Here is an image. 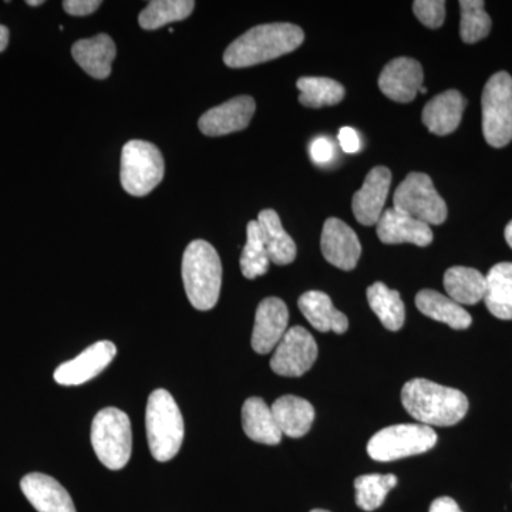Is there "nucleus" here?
I'll return each mask as SVG.
<instances>
[{
    "mask_svg": "<svg viewBox=\"0 0 512 512\" xmlns=\"http://www.w3.org/2000/svg\"><path fill=\"white\" fill-rule=\"evenodd\" d=\"M377 237L383 244H413L417 247H427L434 239L430 225L394 208L384 211L377 222Z\"/></svg>",
    "mask_w": 512,
    "mask_h": 512,
    "instance_id": "17",
    "label": "nucleus"
},
{
    "mask_svg": "<svg viewBox=\"0 0 512 512\" xmlns=\"http://www.w3.org/2000/svg\"><path fill=\"white\" fill-rule=\"evenodd\" d=\"M301 96L299 101L306 107L336 106L345 99V89L342 84L328 77H301L296 83Z\"/></svg>",
    "mask_w": 512,
    "mask_h": 512,
    "instance_id": "29",
    "label": "nucleus"
},
{
    "mask_svg": "<svg viewBox=\"0 0 512 512\" xmlns=\"http://www.w3.org/2000/svg\"><path fill=\"white\" fill-rule=\"evenodd\" d=\"M28 3L29 6H40V5H43V0H28Z\"/></svg>",
    "mask_w": 512,
    "mask_h": 512,
    "instance_id": "41",
    "label": "nucleus"
},
{
    "mask_svg": "<svg viewBox=\"0 0 512 512\" xmlns=\"http://www.w3.org/2000/svg\"><path fill=\"white\" fill-rule=\"evenodd\" d=\"M392 184L389 168L375 167L367 174L362 188L353 195L352 210L359 224L372 227L377 225L384 212L387 195Z\"/></svg>",
    "mask_w": 512,
    "mask_h": 512,
    "instance_id": "15",
    "label": "nucleus"
},
{
    "mask_svg": "<svg viewBox=\"0 0 512 512\" xmlns=\"http://www.w3.org/2000/svg\"><path fill=\"white\" fill-rule=\"evenodd\" d=\"M483 0H461L460 35L464 43L473 45L491 32V18L484 9Z\"/></svg>",
    "mask_w": 512,
    "mask_h": 512,
    "instance_id": "33",
    "label": "nucleus"
},
{
    "mask_svg": "<svg viewBox=\"0 0 512 512\" xmlns=\"http://www.w3.org/2000/svg\"><path fill=\"white\" fill-rule=\"evenodd\" d=\"M242 427L249 439L256 443L268 446L281 443L282 433L278 429L271 407L261 397H249L242 406Z\"/></svg>",
    "mask_w": 512,
    "mask_h": 512,
    "instance_id": "23",
    "label": "nucleus"
},
{
    "mask_svg": "<svg viewBox=\"0 0 512 512\" xmlns=\"http://www.w3.org/2000/svg\"><path fill=\"white\" fill-rule=\"evenodd\" d=\"M101 6L100 0H66L63 2L64 12L70 16L92 15Z\"/></svg>",
    "mask_w": 512,
    "mask_h": 512,
    "instance_id": "36",
    "label": "nucleus"
},
{
    "mask_svg": "<svg viewBox=\"0 0 512 512\" xmlns=\"http://www.w3.org/2000/svg\"><path fill=\"white\" fill-rule=\"evenodd\" d=\"M484 302L495 318L512 320V262H501L485 276Z\"/></svg>",
    "mask_w": 512,
    "mask_h": 512,
    "instance_id": "26",
    "label": "nucleus"
},
{
    "mask_svg": "<svg viewBox=\"0 0 512 512\" xmlns=\"http://www.w3.org/2000/svg\"><path fill=\"white\" fill-rule=\"evenodd\" d=\"M394 210L427 225H440L447 220V205L427 174L410 173L397 187Z\"/></svg>",
    "mask_w": 512,
    "mask_h": 512,
    "instance_id": "9",
    "label": "nucleus"
},
{
    "mask_svg": "<svg viewBox=\"0 0 512 512\" xmlns=\"http://www.w3.org/2000/svg\"><path fill=\"white\" fill-rule=\"evenodd\" d=\"M239 264H241L242 275L247 279H255L268 272L271 259L266 251L258 221L248 222L247 244L242 251Z\"/></svg>",
    "mask_w": 512,
    "mask_h": 512,
    "instance_id": "31",
    "label": "nucleus"
},
{
    "mask_svg": "<svg viewBox=\"0 0 512 512\" xmlns=\"http://www.w3.org/2000/svg\"><path fill=\"white\" fill-rule=\"evenodd\" d=\"M92 446L103 466L121 470L127 466L133 451V431L126 413L116 407H106L94 417Z\"/></svg>",
    "mask_w": 512,
    "mask_h": 512,
    "instance_id": "5",
    "label": "nucleus"
},
{
    "mask_svg": "<svg viewBox=\"0 0 512 512\" xmlns=\"http://www.w3.org/2000/svg\"><path fill=\"white\" fill-rule=\"evenodd\" d=\"M444 288L447 296L458 305H476L484 301L485 276L480 271L467 266H453L444 274Z\"/></svg>",
    "mask_w": 512,
    "mask_h": 512,
    "instance_id": "27",
    "label": "nucleus"
},
{
    "mask_svg": "<svg viewBox=\"0 0 512 512\" xmlns=\"http://www.w3.org/2000/svg\"><path fill=\"white\" fill-rule=\"evenodd\" d=\"M318 352L311 333L302 326H293L276 346L271 369L279 376L301 377L315 365Z\"/></svg>",
    "mask_w": 512,
    "mask_h": 512,
    "instance_id": "10",
    "label": "nucleus"
},
{
    "mask_svg": "<svg viewBox=\"0 0 512 512\" xmlns=\"http://www.w3.org/2000/svg\"><path fill=\"white\" fill-rule=\"evenodd\" d=\"M416 306L427 318L446 323L451 329H468L473 322L470 313L463 306L433 289H424L417 293Z\"/></svg>",
    "mask_w": 512,
    "mask_h": 512,
    "instance_id": "24",
    "label": "nucleus"
},
{
    "mask_svg": "<svg viewBox=\"0 0 512 512\" xmlns=\"http://www.w3.org/2000/svg\"><path fill=\"white\" fill-rule=\"evenodd\" d=\"M466 106L463 94L458 90H447L426 104L421 120L430 133L447 136L460 126Z\"/></svg>",
    "mask_w": 512,
    "mask_h": 512,
    "instance_id": "19",
    "label": "nucleus"
},
{
    "mask_svg": "<svg viewBox=\"0 0 512 512\" xmlns=\"http://www.w3.org/2000/svg\"><path fill=\"white\" fill-rule=\"evenodd\" d=\"M367 301L384 328L392 332L403 328L406 308L399 292L387 288L383 282H376L367 288Z\"/></svg>",
    "mask_w": 512,
    "mask_h": 512,
    "instance_id": "28",
    "label": "nucleus"
},
{
    "mask_svg": "<svg viewBox=\"0 0 512 512\" xmlns=\"http://www.w3.org/2000/svg\"><path fill=\"white\" fill-rule=\"evenodd\" d=\"M9 45V29L0 25V53Z\"/></svg>",
    "mask_w": 512,
    "mask_h": 512,
    "instance_id": "39",
    "label": "nucleus"
},
{
    "mask_svg": "<svg viewBox=\"0 0 512 512\" xmlns=\"http://www.w3.org/2000/svg\"><path fill=\"white\" fill-rule=\"evenodd\" d=\"M423 67L410 57H397L380 73L379 87L384 96L397 103H410L423 87Z\"/></svg>",
    "mask_w": 512,
    "mask_h": 512,
    "instance_id": "14",
    "label": "nucleus"
},
{
    "mask_svg": "<svg viewBox=\"0 0 512 512\" xmlns=\"http://www.w3.org/2000/svg\"><path fill=\"white\" fill-rule=\"evenodd\" d=\"M436 443L437 433L433 427L424 424H396L376 433L367 444V453L375 461L390 463L426 453Z\"/></svg>",
    "mask_w": 512,
    "mask_h": 512,
    "instance_id": "7",
    "label": "nucleus"
},
{
    "mask_svg": "<svg viewBox=\"0 0 512 512\" xmlns=\"http://www.w3.org/2000/svg\"><path fill=\"white\" fill-rule=\"evenodd\" d=\"M255 109V101L252 97H234L202 114L198 126L205 136H227V134L245 130L254 117Z\"/></svg>",
    "mask_w": 512,
    "mask_h": 512,
    "instance_id": "13",
    "label": "nucleus"
},
{
    "mask_svg": "<svg viewBox=\"0 0 512 512\" xmlns=\"http://www.w3.org/2000/svg\"><path fill=\"white\" fill-rule=\"evenodd\" d=\"M146 431L151 454L160 463L173 460L183 446L184 419L170 392L154 390L148 397Z\"/></svg>",
    "mask_w": 512,
    "mask_h": 512,
    "instance_id": "4",
    "label": "nucleus"
},
{
    "mask_svg": "<svg viewBox=\"0 0 512 512\" xmlns=\"http://www.w3.org/2000/svg\"><path fill=\"white\" fill-rule=\"evenodd\" d=\"M116 45L106 33L82 39L74 43L72 55L76 63L94 79H107L111 73L114 59H116Z\"/></svg>",
    "mask_w": 512,
    "mask_h": 512,
    "instance_id": "20",
    "label": "nucleus"
},
{
    "mask_svg": "<svg viewBox=\"0 0 512 512\" xmlns=\"http://www.w3.org/2000/svg\"><path fill=\"white\" fill-rule=\"evenodd\" d=\"M416 18L430 29H439L446 20V2L443 0H416L413 3Z\"/></svg>",
    "mask_w": 512,
    "mask_h": 512,
    "instance_id": "34",
    "label": "nucleus"
},
{
    "mask_svg": "<svg viewBox=\"0 0 512 512\" xmlns=\"http://www.w3.org/2000/svg\"><path fill=\"white\" fill-rule=\"evenodd\" d=\"M195 2L191 0H153L140 13L138 23L146 30H157L170 23L181 22L191 15Z\"/></svg>",
    "mask_w": 512,
    "mask_h": 512,
    "instance_id": "30",
    "label": "nucleus"
},
{
    "mask_svg": "<svg viewBox=\"0 0 512 512\" xmlns=\"http://www.w3.org/2000/svg\"><path fill=\"white\" fill-rule=\"evenodd\" d=\"M311 512H330V511H326V510H312Z\"/></svg>",
    "mask_w": 512,
    "mask_h": 512,
    "instance_id": "43",
    "label": "nucleus"
},
{
    "mask_svg": "<svg viewBox=\"0 0 512 512\" xmlns=\"http://www.w3.org/2000/svg\"><path fill=\"white\" fill-rule=\"evenodd\" d=\"M282 436L301 439L311 430L315 409L308 400L298 396H282L271 407Z\"/></svg>",
    "mask_w": 512,
    "mask_h": 512,
    "instance_id": "22",
    "label": "nucleus"
},
{
    "mask_svg": "<svg viewBox=\"0 0 512 512\" xmlns=\"http://www.w3.org/2000/svg\"><path fill=\"white\" fill-rule=\"evenodd\" d=\"M420 92L423 94H426L427 93L426 87H421Z\"/></svg>",
    "mask_w": 512,
    "mask_h": 512,
    "instance_id": "42",
    "label": "nucleus"
},
{
    "mask_svg": "<svg viewBox=\"0 0 512 512\" xmlns=\"http://www.w3.org/2000/svg\"><path fill=\"white\" fill-rule=\"evenodd\" d=\"M299 309L313 328L319 332H333L342 335L349 328L345 313L333 306L332 299L325 292L311 291L303 293L298 302Z\"/></svg>",
    "mask_w": 512,
    "mask_h": 512,
    "instance_id": "21",
    "label": "nucleus"
},
{
    "mask_svg": "<svg viewBox=\"0 0 512 512\" xmlns=\"http://www.w3.org/2000/svg\"><path fill=\"white\" fill-rule=\"evenodd\" d=\"M505 239L512 249V221L508 222L507 228H505Z\"/></svg>",
    "mask_w": 512,
    "mask_h": 512,
    "instance_id": "40",
    "label": "nucleus"
},
{
    "mask_svg": "<svg viewBox=\"0 0 512 512\" xmlns=\"http://www.w3.org/2000/svg\"><path fill=\"white\" fill-rule=\"evenodd\" d=\"M483 133L494 148L512 141V77L507 72L493 74L485 84L483 97Z\"/></svg>",
    "mask_w": 512,
    "mask_h": 512,
    "instance_id": "8",
    "label": "nucleus"
},
{
    "mask_svg": "<svg viewBox=\"0 0 512 512\" xmlns=\"http://www.w3.org/2000/svg\"><path fill=\"white\" fill-rule=\"evenodd\" d=\"M320 248L326 261L342 271L355 269L362 255V245L356 232L338 218L326 220L320 238Z\"/></svg>",
    "mask_w": 512,
    "mask_h": 512,
    "instance_id": "12",
    "label": "nucleus"
},
{
    "mask_svg": "<svg viewBox=\"0 0 512 512\" xmlns=\"http://www.w3.org/2000/svg\"><path fill=\"white\" fill-rule=\"evenodd\" d=\"M305 40V33L292 23L255 26L227 47L224 62L232 69L256 66L288 55Z\"/></svg>",
    "mask_w": 512,
    "mask_h": 512,
    "instance_id": "1",
    "label": "nucleus"
},
{
    "mask_svg": "<svg viewBox=\"0 0 512 512\" xmlns=\"http://www.w3.org/2000/svg\"><path fill=\"white\" fill-rule=\"evenodd\" d=\"M258 224L261 228L262 238L269 259L275 265H289L295 261L296 249L295 241L289 237L288 232L282 227L281 218L274 210H264L259 212Z\"/></svg>",
    "mask_w": 512,
    "mask_h": 512,
    "instance_id": "25",
    "label": "nucleus"
},
{
    "mask_svg": "<svg viewBox=\"0 0 512 512\" xmlns=\"http://www.w3.org/2000/svg\"><path fill=\"white\" fill-rule=\"evenodd\" d=\"M164 158L154 144L128 141L121 151L120 180L124 190L134 197L150 194L163 181Z\"/></svg>",
    "mask_w": 512,
    "mask_h": 512,
    "instance_id": "6",
    "label": "nucleus"
},
{
    "mask_svg": "<svg viewBox=\"0 0 512 512\" xmlns=\"http://www.w3.org/2000/svg\"><path fill=\"white\" fill-rule=\"evenodd\" d=\"M309 151H311L312 160L316 164H328L333 160V156H335V148H333L332 141L326 137L315 138Z\"/></svg>",
    "mask_w": 512,
    "mask_h": 512,
    "instance_id": "35",
    "label": "nucleus"
},
{
    "mask_svg": "<svg viewBox=\"0 0 512 512\" xmlns=\"http://www.w3.org/2000/svg\"><path fill=\"white\" fill-rule=\"evenodd\" d=\"M183 281L188 301L198 311H211L220 299L222 264L210 242L192 241L184 252Z\"/></svg>",
    "mask_w": 512,
    "mask_h": 512,
    "instance_id": "3",
    "label": "nucleus"
},
{
    "mask_svg": "<svg viewBox=\"0 0 512 512\" xmlns=\"http://www.w3.org/2000/svg\"><path fill=\"white\" fill-rule=\"evenodd\" d=\"M339 143L342 150L348 154H356L360 150V138L356 130L350 127H343L339 130Z\"/></svg>",
    "mask_w": 512,
    "mask_h": 512,
    "instance_id": "37",
    "label": "nucleus"
},
{
    "mask_svg": "<svg viewBox=\"0 0 512 512\" xmlns=\"http://www.w3.org/2000/svg\"><path fill=\"white\" fill-rule=\"evenodd\" d=\"M429 512H463L456 501L450 497H439L430 505Z\"/></svg>",
    "mask_w": 512,
    "mask_h": 512,
    "instance_id": "38",
    "label": "nucleus"
},
{
    "mask_svg": "<svg viewBox=\"0 0 512 512\" xmlns=\"http://www.w3.org/2000/svg\"><path fill=\"white\" fill-rule=\"evenodd\" d=\"M402 403L406 412L424 426L450 427L468 412L466 394L426 379L404 384Z\"/></svg>",
    "mask_w": 512,
    "mask_h": 512,
    "instance_id": "2",
    "label": "nucleus"
},
{
    "mask_svg": "<svg viewBox=\"0 0 512 512\" xmlns=\"http://www.w3.org/2000/svg\"><path fill=\"white\" fill-rule=\"evenodd\" d=\"M20 488L37 512H76L72 497L53 477L30 473L22 478Z\"/></svg>",
    "mask_w": 512,
    "mask_h": 512,
    "instance_id": "18",
    "label": "nucleus"
},
{
    "mask_svg": "<svg viewBox=\"0 0 512 512\" xmlns=\"http://www.w3.org/2000/svg\"><path fill=\"white\" fill-rule=\"evenodd\" d=\"M116 355L117 349L113 342L100 340L84 349L79 356L57 367L53 377L62 386H80L99 376Z\"/></svg>",
    "mask_w": 512,
    "mask_h": 512,
    "instance_id": "11",
    "label": "nucleus"
},
{
    "mask_svg": "<svg viewBox=\"0 0 512 512\" xmlns=\"http://www.w3.org/2000/svg\"><path fill=\"white\" fill-rule=\"evenodd\" d=\"M288 306L279 298H266L256 309L252 348L259 355L272 352L288 332Z\"/></svg>",
    "mask_w": 512,
    "mask_h": 512,
    "instance_id": "16",
    "label": "nucleus"
},
{
    "mask_svg": "<svg viewBox=\"0 0 512 512\" xmlns=\"http://www.w3.org/2000/svg\"><path fill=\"white\" fill-rule=\"evenodd\" d=\"M397 485L393 474H367L355 480L356 504L365 511H375L382 507L390 490Z\"/></svg>",
    "mask_w": 512,
    "mask_h": 512,
    "instance_id": "32",
    "label": "nucleus"
}]
</instances>
